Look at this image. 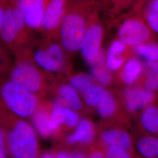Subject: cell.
Masks as SVG:
<instances>
[{
    "instance_id": "obj_1",
    "label": "cell",
    "mask_w": 158,
    "mask_h": 158,
    "mask_svg": "<svg viewBox=\"0 0 158 158\" xmlns=\"http://www.w3.org/2000/svg\"><path fill=\"white\" fill-rule=\"evenodd\" d=\"M8 152L12 158H37L39 145L32 126L23 119L14 120L4 111Z\"/></svg>"
},
{
    "instance_id": "obj_2",
    "label": "cell",
    "mask_w": 158,
    "mask_h": 158,
    "mask_svg": "<svg viewBox=\"0 0 158 158\" xmlns=\"http://www.w3.org/2000/svg\"><path fill=\"white\" fill-rule=\"evenodd\" d=\"M0 96L6 107L19 117H28L36 111L38 100L34 93L10 80L3 82L0 85Z\"/></svg>"
},
{
    "instance_id": "obj_3",
    "label": "cell",
    "mask_w": 158,
    "mask_h": 158,
    "mask_svg": "<svg viewBox=\"0 0 158 158\" xmlns=\"http://www.w3.org/2000/svg\"><path fill=\"white\" fill-rule=\"evenodd\" d=\"M84 18L77 13L72 12L63 19L60 36L63 47L68 51L80 49L86 32Z\"/></svg>"
},
{
    "instance_id": "obj_4",
    "label": "cell",
    "mask_w": 158,
    "mask_h": 158,
    "mask_svg": "<svg viewBox=\"0 0 158 158\" xmlns=\"http://www.w3.org/2000/svg\"><path fill=\"white\" fill-rule=\"evenodd\" d=\"M25 23L17 7L8 6L0 29L2 43L11 49L18 45L24 31Z\"/></svg>"
},
{
    "instance_id": "obj_5",
    "label": "cell",
    "mask_w": 158,
    "mask_h": 158,
    "mask_svg": "<svg viewBox=\"0 0 158 158\" xmlns=\"http://www.w3.org/2000/svg\"><path fill=\"white\" fill-rule=\"evenodd\" d=\"M10 80L13 83L32 93L40 90L42 85V76L31 63H17L10 73Z\"/></svg>"
},
{
    "instance_id": "obj_6",
    "label": "cell",
    "mask_w": 158,
    "mask_h": 158,
    "mask_svg": "<svg viewBox=\"0 0 158 158\" xmlns=\"http://www.w3.org/2000/svg\"><path fill=\"white\" fill-rule=\"evenodd\" d=\"M122 99L127 111L135 113L151 104L155 99V95L142 86L134 85L124 89Z\"/></svg>"
},
{
    "instance_id": "obj_7",
    "label": "cell",
    "mask_w": 158,
    "mask_h": 158,
    "mask_svg": "<svg viewBox=\"0 0 158 158\" xmlns=\"http://www.w3.org/2000/svg\"><path fill=\"white\" fill-rule=\"evenodd\" d=\"M45 8V0H18L17 2V8L25 25L31 28L41 27Z\"/></svg>"
},
{
    "instance_id": "obj_8",
    "label": "cell",
    "mask_w": 158,
    "mask_h": 158,
    "mask_svg": "<svg viewBox=\"0 0 158 158\" xmlns=\"http://www.w3.org/2000/svg\"><path fill=\"white\" fill-rule=\"evenodd\" d=\"M119 36L125 44L137 46L148 40L149 32L142 23L128 21L121 26L119 31Z\"/></svg>"
},
{
    "instance_id": "obj_9",
    "label": "cell",
    "mask_w": 158,
    "mask_h": 158,
    "mask_svg": "<svg viewBox=\"0 0 158 158\" xmlns=\"http://www.w3.org/2000/svg\"><path fill=\"white\" fill-rule=\"evenodd\" d=\"M100 139L106 147H118L134 156L133 140L130 134L125 130L117 128L105 130L102 132Z\"/></svg>"
},
{
    "instance_id": "obj_10",
    "label": "cell",
    "mask_w": 158,
    "mask_h": 158,
    "mask_svg": "<svg viewBox=\"0 0 158 158\" xmlns=\"http://www.w3.org/2000/svg\"><path fill=\"white\" fill-rule=\"evenodd\" d=\"M102 35L100 25H92L86 31L80 48L82 56L86 61H91L100 51Z\"/></svg>"
},
{
    "instance_id": "obj_11",
    "label": "cell",
    "mask_w": 158,
    "mask_h": 158,
    "mask_svg": "<svg viewBox=\"0 0 158 158\" xmlns=\"http://www.w3.org/2000/svg\"><path fill=\"white\" fill-rule=\"evenodd\" d=\"M64 6L63 0H52L46 6L41 23L45 31H50L56 28L62 18Z\"/></svg>"
},
{
    "instance_id": "obj_12",
    "label": "cell",
    "mask_w": 158,
    "mask_h": 158,
    "mask_svg": "<svg viewBox=\"0 0 158 158\" xmlns=\"http://www.w3.org/2000/svg\"><path fill=\"white\" fill-rule=\"evenodd\" d=\"M79 121V115L76 111L66 107H56L51 113L49 125L53 132L63 124L70 127H76Z\"/></svg>"
},
{
    "instance_id": "obj_13",
    "label": "cell",
    "mask_w": 158,
    "mask_h": 158,
    "mask_svg": "<svg viewBox=\"0 0 158 158\" xmlns=\"http://www.w3.org/2000/svg\"><path fill=\"white\" fill-rule=\"evenodd\" d=\"M95 137V128L89 119L83 118L79 121L76 129L72 134L68 136L67 142L69 144H90Z\"/></svg>"
},
{
    "instance_id": "obj_14",
    "label": "cell",
    "mask_w": 158,
    "mask_h": 158,
    "mask_svg": "<svg viewBox=\"0 0 158 158\" xmlns=\"http://www.w3.org/2000/svg\"><path fill=\"white\" fill-rule=\"evenodd\" d=\"M96 108L101 118L109 119L112 118L117 113L118 105L113 94L102 87L100 97Z\"/></svg>"
},
{
    "instance_id": "obj_15",
    "label": "cell",
    "mask_w": 158,
    "mask_h": 158,
    "mask_svg": "<svg viewBox=\"0 0 158 158\" xmlns=\"http://www.w3.org/2000/svg\"><path fill=\"white\" fill-rule=\"evenodd\" d=\"M143 69V65L138 59H131L121 71L119 78L125 85L132 86L141 78Z\"/></svg>"
},
{
    "instance_id": "obj_16",
    "label": "cell",
    "mask_w": 158,
    "mask_h": 158,
    "mask_svg": "<svg viewBox=\"0 0 158 158\" xmlns=\"http://www.w3.org/2000/svg\"><path fill=\"white\" fill-rule=\"evenodd\" d=\"M59 95L63 107H69L74 111H77L82 107V102L77 91L71 85H63L58 90Z\"/></svg>"
},
{
    "instance_id": "obj_17",
    "label": "cell",
    "mask_w": 158,
    "mask_h": 158,
    "mask_svg": "<svg viewBox=\"0 0 158 158\" xmlns=\"http://www.w3.org/2000/svg\"><path fill=\"white\" fill-rule=\"evenodd\" d=\"M136 148L141 158H156L158 138L151 135L142 136L136 141Z\"/></svg>"
},
{
    "instance_id": "obj_18",
    "label": "cell",
    "mask_w": 158,
    "mask_h": 158,
    "mask_svg": "<svg viewBox=\"0 0 158 158\" xmlns=\"http://www.w3.org/2000/svg\"><path fill=\"white\" fill-rule=\"evenodd\" d=\"M141 124L149 133L158 135V107L150 104L143 109L141 117Z\"/></svg>"
},
{
    "instance_id": "obj_19",
    "label": "cell",
    "mask_w": 158,
    "mask_h": 158,
    "mask_svg": "<svg viewBox=\"0 0 158 158\" xmlns=\"http://www.w3.org/2000/svg\"><path fill=\"white\" fill-rule=\"evenodd\" d=\"M34 60L40 67L49 72H58L62 67L63 63L51 56L45 50L36 51L34 54Z\"/></svg>"
},
{
    "instance_id": "obj_20",
    "label": "cell",
    "mask_w": 158,
    "mask_h": 158,
    "mask_svg": "<svg viewBox=\"0 0 158 158\" xmlns=\"http://www.w3.org/2000/svg\"><path fill=\"white\" fill-rule=\"evenodd\" d=\"M143 88L151 92L158 91V61L146 64V74L143 81Z\"/></svg>"
},
{
    "instance_id": "obj_21",
    "label": "cell",
    "mask_w": 158,
    "mask_h": 158,
    "mask_svg": "<svg viewBox=\"0 0 158 158\" xmlns=\"http://www.w3.org/2000/svg\"><path fill=\"white\" fill-rule=\"evenodd\" d=\"M50 115L45 110H38L34 114L33 123L35 128L41 136L49 137L53 133L49 125Z\"/></svg>"
},
{
    "instance_id": "obj_22",
    "label": "cell",
    "mask_w": 158,
    "mask_h": 158,
    "mask_svg": "<svg viewBox=\"0 0 158 158\" xmlns=\"http://www.w3.org/2000/svg\"><path fill=\"white\" fill-rule=\"evenodd\" d=\"M90 66L92 76L100 85L108 86L111 84L113 81L112 74L104 62L94 64Z\"/></svg>"
},
{
    "instance_id": "obj_23",
    "label": "cell",
    "mask_w": 158,
    "mask_h": 158,
    "mask_svg": "<svg viewBox=\"0 0 158 158\" xmlns=\"http://www.w3.org/2000/svg\"><path fill=\"white\" fill-rule=\"evenodd\" d=\"M70 83L76 90L82 94L91 86L95 85V81L91 75L82 73L72 76L70 79Z\"/></svg>"
},
{
    "instance_id": "obj_24",
    "label": "cell",
    "mask_w": 158,
    "mask_h": 158,
    "mask_svg": "<svg viewBox=\"0 0 158 158\" xmlns=\"http://www.w3.org/2000/svg\"><path fill=\"white\" fill-rule=\"evenodd\" d=\"M136 52L149 62L158 60V45L155 44H141L136 46Z\"/></svg>"
},
{
    "instance_id": "obj_25",
    "label": "cell",
    "mask_w": 158,
    "mask_h": 158,
    "mask_svg": "<svg viewBox=\"0 0 158 158\" xmlns=\"http://www.w3.org/2000/svg\"><path fill=\"white\" fill-rule=\"evenodd\" d=\"M102 88V85L95 84L82 93L85 102L89 107H97L100 97Z\"/></svg>"
},
{
    "instance_id": "obj_26",
    "label": "cell",
    "mask_w": 158,
    "mask_h": 158,
    "mask_svg": "<svg viewBox=\"0 0 158 158\" xmlns=\"http://www.w3.org/2000/svg\"><path fill=\"white\" fill-rule=\"evenodd\" d=\"M8 153L4 111H2V107L0 106V158H8Z\"/></svg>"
},
{
    "instance_id": "obj_27",
    "label": "cell",
    "mask_w": 158,
    "mask_h": 158,
    "mask_svg": "<svg viewBox=\"0 0 158 158\" xmlns=\"http://www.w3.org/2000/svg\"><path fill=\"white\" fill-rule=\"evenodd\" d=\"M104 158H134V156L124 149L115 147H107Z\"/></svg>"
},
{
    "instance_id": "obj_28",
    "label": "cell",
    "mask_w": 158,
    "mask_h": 158,
    "mask_svg": "<svg viewBox=\"0 0 158 158\" xmlns=\"http://www.w3.org/2000/svg\"><path fill=\"white\" fill-rule=\"evenodd\" d=\"M148 21L152 28L158 32V0L155 1L149 10Z\"/></svg>"
},
{
    "instance_id": "obj_29",
    "label": "cell",
    "mask_w": 158,
    "mask_h": 158,
    "mask_svg": "<svg viewBox=\"0 0 158 158\" xmlns=\"http://www.w3.org/2000/svg\"><path fill=\"white\" fill-rule=\"evenodd\" d=\"M125 50V45L121 40H115L110 46L107 51V56H120Z\"/></svg>"
},
{
    "instance_id": "obj_30",
    "label": "cell",
    "mask_w": 158,
    "mask_h": 158,
    "mask_svg": "<svg viewBox=\"0 0 158 158\" xmlns=\"http://www.w3.org/2000/svg\"><path fill=\"white\" fill-rule=\"evenodd\" d=\"M123 62L124 60L121 56H107L106 65L110 71H114L121 68Z\"/></svg>"
},
{
    "instance_id": "obj_31",
    "label": "cell",
    "mask_w": 158,
    "mask_h": 158,
    "mask_svg": "<svg viewBox=\"0 0 158 158\" xmlns=\"http://www.w3.org/2000/svg\"><path fill=\"white\" fill-rule=\"evenodd\" d=\"M51 56L54 57L57 60L63 63V54L61 47L59 45L53 44L49 46L45 50Z\"/></svg>"
},
{
    "instance_id": "obj_32",
    "label": "cell",
    "mask_w": 158,
    "mask_h": 158,
    "mask_svg": "<svg viewBox=\"0 0 158 158\" xmlns=\"http://www.w3.org/2000/svg\"><path fill=\"white\" fill-rule=\"evenodd\" d=\"M10 64L9 56L6 49L0 42V71H4Z\"/></svg>"
},
{
    "instance_id": "obj_33",
    "label": "cell",
    "mask_w": 158,
    "mask_h": 158,
    "mask_svg": "<svg viewBox=\"0 0 158 158\" xmlns=\"http://www.w3.org/2000/svg\"><path fill=\"white\" fill-rule=\"evenodd\" d=\"M7 6L6 0H0V29L2 23L4 12Z\"/></svg>"
},
{
    "instance_id": "obj_34",
    "label": "cell",
    "mask_w": 158,
    "mask_h": 158,
    "mask_svg": "<svg viewBox=\"0 0 158 158\" xmlns=\"http://www.w3.org/2000/svg\"><path fill=\"white\" fill-rule=\"evenodd\" d=\"M87 158H104V153L100 149H96L90 153Z\"/></svg>"
},
{
    "instance_id": "obj_35",
    "label": "cell",
    "mask_w": 158,
    "mask_h": 158,
    "mask_svg": "<svg viewBox=\"0 0 158 158\" xmlns=\"http://www.w3.org/2000/svg\"><path fill=\"white\" fill-rule=\"evenodd\" d=\"M56 158H72V155L66 151H60L57 153Z\"/></svg>"
},
{
    "instance_id": "obj_36",
    "label": "cell",
    "mask_w": 158,
    "mask_h": 158,
    "mask_svg": "<svg viewBox=\"0 0 158 158\" xmlns=\"http://www.w3.org/2000/svg\"><path fill=\"white\" fill-rule=\"evenodd\" d=\"M86 154L82 152H77L72 154V158H87Z\"/></svg>"
},
{
    "instance_id": "obj_37",
    "label": "cell",
    "mask_w": 158,
    "mask_h": 158,
    "mask_svg": "<svg viewBox=\"0 0 158 158\" xmlns=\"http://www.w3.org/2000/svg\"><path fill=\"white\" fill-rule=\"evenodd\" d=\"M40 158H56L51 153L45 152L43 153Z\"/></svg>"
}]
</instances>
